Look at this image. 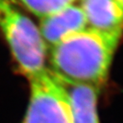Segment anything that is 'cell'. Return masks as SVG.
<instances>
[{
	"mask_svg": "<svg viewBox=\"0 0 123 123\" xmlns=\"http://www.w3.org/2000/svg\"><path fill=\"white\" fill-rule=\"evenodd\" d=\"M121 35L86 28L67 37L51 48L50 71L61 80L100 90Z\"/></svg>",
	"mask_w": 123,
	"mask_h": 123,
	"instance_id": "6da1fadb",
	"label": "cell"
},
{
	"mask_svg": "<svg viewBox=\"0 0 123 123\" xmlns=\"http://www.w3.org/2000/svg\"><path fill=\"white\" fill-rule=\"evenodd\" d=\"M41 19L38 30L46 47L48 45L51 48L67 37L86 29L87 26L81 7L74 4Z\"/></svg>",
	"mask_w": 123,
	"mask_h": 123,
	"instance_id": "277c9868",
	"label": "cell"
},
{
	"mask_svg": "<svg viewBox=\"0 0 123 123\" xmlns=\"http://www.w3.org/2000/svg\"><path fill=\"white\" fill-rule=\"evenodd\" d=\"M57 79L67 94L73 123H99L97 110L99 90L88 85Z\"/></svg>",
	"mask_w": 123,
	"mask_h": 123,
	"instance_id": "8992f818",
	"label": "cell"
},
{
	"mask_svg": "<svg viewBox=\"0 0 123 123\" xmlns=\"http://www.w3.org/2000/svg\"><path fill=\"white\" fill-rule=\"evenodd\" d=\"M118 1H119V2L121 3V4H122V5H123V0H118Z\"/></svg>",
	"mask_w": 123,
	"mask_h": 123,
	"instance_id": "ba28073f",
	"label": "cell"
},
{
	"mask_svg": "<svg viewBox=\"0 0 123 123\" xmlns=\"http://www.w3.org/2000/svg\"><path fill=\"white\" fill-rule=\"evenodd\" d=\"M40 18L53 15L73 4L74 0H13Z\"/></svg>",
	"mask_w": 123,
	"mask_h": 123,
	"instance_id": "52a82bcc",
	"label": "cell"
},
{
	"mask_svg": "<svg viewBox=\"0 0 123 123\" xmlns=\"http://www.w3.org/2000/svg\"><path fill=\"white\" fill-rule=\"evenodd\" d=\"M0 33L27 79L45 68L46 45L39 30L13 0H0Z\"/></svg>",
	"mask_w": 123,
	"mask_h": 123,
	"instance_id": "7a4b0ae2",
	"label": "cell"
},
{
	"mask_svg": "<svg viewBox=\"0 0 123 123\" xmlns=\"http://www.w3.org/2000/svg\"><path fill=\"white\" fill-rule=\"evenodd\" d=\"M89 28L123 33V5L118 0H81Z\"/></svg>",
	"mask_w": 123,
	"mask_h": 123,
	"instance_id": "5b68a950",
	"label": "cell"
},
{
	"mask_svg": "<svg viewBox=\"0 0 123 123\" xmlns=\"http://www.w3.org/2000/svg\"><path fill=\"white\" fill-rule=\"evenodd\" d=\"M28 80L30 99L22 123H73L67 94L56 75L44 68Z\"/></svg>",
	"mask_w": 123,
	"mask_h": 123,
	"instance_id": "3957f363",
	"label": "cell"
}]
</instances>
